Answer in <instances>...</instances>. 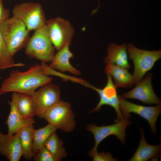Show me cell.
<instances>
[{
  "label": "cell",
  "mask_w": 161,
  "mask_h": 161,
  "mask_svg": "<svg viewBox=\"0 0 161 161\" xmlns=\"http://www.w3.org/2000/svg\"><path fill=\"white\" fill-rule=\"evenodd\" d=\"M29 32L22 22L13 16L0 23V32L13 57L25 46L30 38Z\"/></svg>",
  "instance_id": "2"
},
{
  "label": "cell",
  "mask_w": 161,
  "mask_h": 161,
  "mask_svg": "<svg viewBox=\"0 0 161 161\" xmlns=\"http://www.w3.org/2000/svg\"><path fill=\"white\" fill-rule=\"evenodd\" d=\"M128 119L123 117L116 123L108 126H97L94 124L88 125L86 129L93 134L95 140L94 146L89 152V155L92 157L97 153L99 144L104 139L111 135L115 136L124 144L126 136V129L131 123V121Z\"/></svg>",
  "instance_id": "7"
},
{
  "label": "cell",
  "mask_w": 161,
  "mask_h": 161,
  "mask_svg": "<svg viewBox=\"0 0 161 161\" xmlns=\"http://www.w3.org/2000/svg\"><path fill=\"white\" fill-rule=\"evenodd\" d=\"M35 31L25 47V54L43 63L51 62L55 55V49L50 39L46 24Z\"/></svg>",
  "instance_id": "3"
},
{
  "label": "cell",
  "mask_w": 161,
  "mask_h": 161,
  "mask_svg": "<svg viewBox=\"0 0 161 161\" xmlns=\"http://www.w3.org/2000/svg\"><path fill=\"white\" fill-rule=\"evenodd\" d=\"M63 142L55 132L48 138L44 143V146L59 161L67 155L65 149L63 147Z\"/></svg>",
  "instance_id": "21"
},
{
  "label": "cell",
  "mask_w": 161,
  "mask_h": 161,
  "mask_svg": "<svg viewBox=\"0 0 161 161\" xmlns=\"http://www.w3.org/2000/svg\"><path fill=\"white\" fill-rule=\"evenodd\" d=\"M13 16L22 22L29 31L35 30L46 23L45 15L41 4L26 2L16 5L12 10Z\"/></svg>",
  "instance_id": "6"
},
{
  "label": "cell",
  "mask_w": 161,
  "mask_h": 161,
  "mask_svg": "<svg viewBox=\"0 0 161 161\" xmlns=\"http://www.w3.org/2000/svg\"><path fill=\"white\" fill-rule=\"evenodd\" d=\"M75 117L71 104L60 100L45 112L43 118L57 129L69 132L76 126Z\"/></svg>",
  "instance_id": "5"
},
{
  "label": "cell",
  "mask_w": 161,
  "mask_h": 161,
  "mask_svg": "<svg viewBox=\"0 0 161 161\" xmlns=\"http://www.w3.org/2000/svg\"><path fill=\"white\" fill-rule=\"evenodd\" d=\"M107 82L105 86L102 89L97 88L89 83L87 86L96 91L98 94L100 99L97 106L91 112H97L103 105H108L112 107L115 110L117 118L115 122L120 121L123 118L122 112L120 109L119 97L117 95L116 87L112 80V77L107 74Z\"/></svg>",
  "instance_id": "11"
},
{
  "label": "cell",
  "mask_w": 161,
  "mask_h": 161,
  "mask_svg": "<svg viewBox=\"0 0 161 161\" xmlns=\"http://www.w3.org/2000/svg\"><path fill=\"white\" fill-rule=\"evenodd\" d=\"M130 59L132 60L134 69L133 75L135 84L140 81L161 57V50L148 51L137 48L131 44L127 46Z\"/></svg>",
  "instance_id": "4"
},
{
  "label": "cell",
  "mask_w": 161,
  "mask_h": 161,
  "mask_svg": "<svg viewBox=\"0 0 161 161\" xmlns=\"http://www.w3.org/2000/svg\"><path fill=\"white\" fill-rule=\"evenodd\" d=\"M17 105L19 112L25 119H33L35 115L31 96L18 93Z\"/></svg>",
  "instance_id": "22"
},
{
  "label": "cell",
  "mask_w": 161,
  "mask_h": 161,
  "mask_svg": "<svg viewBox=\"0 0 161 161\" xmlns=\"http://www.w3.org/2000/svg\"><path fill=\"white\" fill-rule=\"evenodd\" d=\"M33 159L35 161H58L44 146L35 154Z\"/></svg>",
  "instance_id": "24"
},
{
  "label": "cell",
  "mask_w": 161,
  "mask_h": 161,
  "mask_svg": "<svg viewBox=\"0 0 161 161\" xmlns=\"http://www.w3.org/2000/svg\"><path fill=\"white\" fill-rule=\"evenodd\" d=\"M128 69L114 64H107L105 72L114 78L116 87L129 88L135 84L133 75Z\"/></svg>",
  "instance_id": "18"
},
{
  "label": "cell",
  "mask_w": 161,
  "mask_h": 161,
  "mask_svg": "<svg viewBox=\"0 0 161 161\" xmlns=\"http://www.w3.org/2000/svg\"><path fill=\"white\" fill-rule=\"evenodd\" d=\"M127 46L123 44L118 45L114 43L109 44L107 48V55L104 58L107 64H114L127 69L130 67L128 62Z\"/></svg>",
  "instance_id": "16"
},
{
  "label": "cell",
  "mask_w": 161,
  "mask_h": 161,
  "mask_svg": "<svg viewBox=\"0 0 161 161\" xmlns=\"http://www.w3.org/2000/svg\"><path fill=\"white\" fill-rule=\"evenodd\" d=\"M19 131L12 135L0 131V153L10 161H19L22 156Z\"/></svg>",
  "instance_id": "14"
},
{
  "label": "cell",
  "mask_w": 161,
  "mask_h": 161,
  "mask_svg": "<svg viewBox=\"0 0 161 161\" xmlns=\"http://www.w3.org/2000/svg\"><path fill=\"white\" fill-rule=\"evenodd\" d=\"M141 138L138 148L129 161H146L150 159L160 157L161 144H149L146 141L143 129L140 130Z\"/></svg>",
  "instance_id": "17"
},
{
  "label": "cell",
  "mask_w": 161,
  "mask_h": 161,
  "mask_svg": "<svg viewBox=\"0 0 161 161\" xmlns=\"http://www.w3.org/2000/svg\"><path fill=\"white\" fill-rule=\"evenodd\" d=\"M35 115L43 118L45 112L60 100L61 92L57 86L46 84L31 95Z\"/></svg>",
  "instance_id": "9"
},
{
  "label": "cell",
  "mask_w": 161,
  "mask_h": 161,
  "mask_svg": "<svg viewBox=\"0 0 161 161\" xmlns=\"http://www.w3.org/2000/svg\"><path fill=\"white\" fill-rule=\"evenodd\" d=\"M46 25L50 41L58 51L66 43L71 42L75 30L68 21L57 17L47 20Z\"/></svg>",
  "instance_id": "8"
},
{
  "label": "cell",
  "mask_w": 161,
  "mask_h": 161,
  "mask_svg": "<svg viewBox=\"0 0 161 161\" xmlns=\"http://www.w3.org/2000/svg\"><path fill=\"white\" fill-rule=\"evenodd\" d=\"M24 66L23 63L15 62L0 32V69Z\"/></svg>",
  "instance_id": "23"
},
{
  "label": "cell",
  "mask_w": 161,
  "mask_h": 161,
  "mask_svg": "<svg viewBox=\"0 0 161 161\" xmlns=\"http://www.w3.org/2000/svg\"><path fill=\"white\" fill-rule=\"evenodd\" d=\"M33 124L27 126L19 131V137L22 156L27 160L33 159L35 155L32 151Z\"/></svg>",
  "instance_id": "19"
},
{
  "label": "cell",
  "mask_w": 161,
  "mask_h": 161,
  "mask_svg": "<svg viewBox=\"0 0 161 161\" xmlns=\"http://www.w3.org/2000/svg\"><path fill=\"white\" fill-rule=\"evenodd\" d=\"M4 93H2V92H0V95H1V94H3Z\"/></svg>",
  "instance_id": "27"
},
{
  "label": "cell",
  "mask_w": 161,
  "mask_h": 161,
  "mask_svg": "<svg viewBox=\"0 0 161 161\" xmlns=\"http://www.w3.org/2000/svg\"><path fill=\"white\" fill-rule=\"evenodd\" d=\"M57 129L49 123L43 127L37 129H34L32 131V151L35 154L44 146V144L49 136L55 132Z\"/></svg>",
  "instance_id": "20"
},
{
  "label": "cell",
  "mask_w": 161,
  "mask_h": 161,
  "mask_svg": "<svg viewBox=\"0 0 161 161\" xmlns=\"http://www.w3.org/2000/svg\"><path fill=\"white\" fill-rule=\"evenodd\" d=\"M10 10L4 7L2 0H0V23L9 18Z\"/></svg>",
  "instance_id": "26"
},
{
  "label": "cell",
  "mask_w": 161,
  "mask_h": 161,
  "mask_svg": "<svg viewBox=\"0 0 161 161\" xmlns=\"http://www.w3.org/2000/svg\"><path fill=\"white\" fill-rule=\"evenodd\" d=\"M118 97L120 108L123 117L128 119L131 118L130 113L139 115L148 121L152 132L156 134V123L161 112V106H143L128 101L120 96Z\"/></svg>",
  "instance_id": "10"
},
{
  "label": "cell",
  "mask_w": 161,
  "mask_h": 161,
  "mask_svg": "<svg viewBox=\"0 0 161 161\" xmlns=\"http://www.w3.org/2000/svg\"><path fill=\"white\" fill-rule=\"evenodd\" d=\"M152 74H147L136 84L133 89L123 94L121 97L124 99H136L145 103L160 105L161 100L156 95L152 86Z\"/></svg>",
  "instance_id": "12"
},
{
  "label": "cell",
  "mask_w": 161,
  "mask_h": 161,
  "mask_svg": "<svg viewBox=\"0 0 161 161\" xmlns=\"http://www.w3.org/2000/svg\"><path fill=\"white\" fill-rule=\"evenodd\" d=\"M52 80L51 78L45 74L41 65L35 64L24 72L12 70L2 83L0 92H16L31 96L38 88Z\"/></svg>",
  "instance_id": "1"
},
{
  "label": "cell",
  "mask_w": 161,
  "mask_h": 161,
  "mask_svg": "<svg viewBox=\"0 0 161 161\" xmlns=\"http://www.w3.org/2000/svg\"><path fill=\"white\" fill-rule=\"evenodd\" d=\"M70 42L66 43L55 54L49 66L53 69L61 72H67L75 75H80L79 70L70 64L69 60L73 57V55L69 49Z\"/></svg>",
  "instance_id": "15"
},
{
  "label": "cell",
  "mask_w": 161,
  "mask_h": 161,
  "mask_svg": "<svg viewBox=\"0 0 161 161\" xmlns=\"http://www.w3.org/2000/svg\"><path fill=\"white\" fill-rule=\"evenodd\" d=\"M93 161H117L116 158L113 157L112 154L108 152L106 153L104 152L97 153L93 157Z\"/></svg>",
  "instance_id": "25"
},
{
  "label": "cell",
  "mask_w": 161,
  "mask_h": 161,
  "mask_svg": "<svg viewBox=\"0 0 161 161\" xmlns=\"http://www.w3.org/2000/svg\"><path fill=\"white\" fill-rule=\"evenodd\" d=\"M18 95V93L14 92L11 100L8 102L10 110L5 123L8 127L7 134L9 135H13L23 127L35 122L34 119H25L20 113L17 105Z\"/></svg>",
  "instance_id": "13"
}]
</instances>
